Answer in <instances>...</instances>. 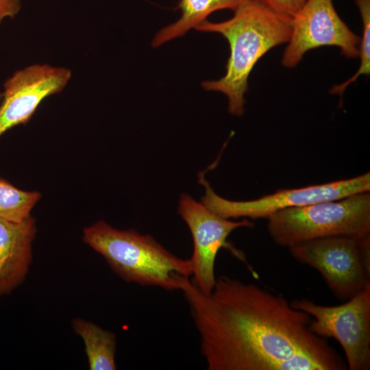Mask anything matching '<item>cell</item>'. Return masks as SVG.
<instances>
[{
    "label": "cell",
    "mask_w": 370,
    "mask_h": 370,
    "mask_svg": "<svg viewBox=\"0 0 370 370\" xmlns=\"http://www.w3.org/2000/svg\"><path fill=\"white\" fill-rule=\"evenodd\" d=\"M40 198L36 191H25L0 178V218L20 222L30 217V212Z\"/></svg>",
    "instance_id": "14"
},
{
    "label": "cell",
    "mask_w": 370,
    "mask_h": 370,
    "mask_svg": "<svg viewBox=\"0 0 370 370\" xmlns=\"http://www.w3.org/2000/svg\"><path fill=\"white\" fill-rule=\"evenodd\" d=\"M178 213L193 237V252L190 258L192 281L201 292L209 294L216 282L214 263L218 251L221 248H226L243 260V253L228 243L227 238L235 229L251 227L253 223L246 219L234 221L223 218L187 194L180 196Z\"/></svg>",
    "instance_id": "8"
},
{
    "label": "cell",
    "mask_w": 370,
    "mask_h": 370,
    "mask_svg": "<svg viewBox=\"0 0 370 370\" xmlns=\"http://www.w3.org/2000/svg\"><path fill=\"white\" fill-rule=\"evenodd\" d=\"M267 219L273 241L289 249L333 236L362 238L370 235V193L284 209Z\"/></svg>",
    "instance_id": "4"
},
{
    "label": "cell",
    "mask_w": 370,
    "mask_h": 370,
    "mask_svg": "<svg viewBox=\"0 0 370 370\" xmlns=\"http://www.w3.org/2000/svg\"><path fill=\"white\" fill-rule=\"evenodd\" d=\"M36 232L32 216L20 222L0 218V296L11 292L25 279Z\"/></svg>",
    "instance_id": "11"
},
{
    "label": "cell",
    "mask_w": 370,
    "mask_h": 370,
    "mask_svg": "<svg viewBox=\"0 0 370 370\" xmlns=\"http://www.w3.org/2000/svg\"><path fill=\"white\" fill-rule=\"evenodd\" d=\"M292 31L282 64L294 67L304 54L323 46H336L345 57L359 56L360 37L341 20L333 0H306L291 18Z\"/></svg>",
    "instance_id": "9"
},
{
    "label": "cell",
    "mask_w": 370,
    "mask_h": 370,
    "mask_svg": "<svg viewBox=\"0 0 370 370\" xmlns=\"http://www.w3.org/2000/svg\"><path fill=\"white\" fill-rule=\"evenodd\" d=\"M208 370H343L310 316L282 295L227 275L204 293L190 279L180 290Z\"/></svg>",
    "instance_id": "1"
},
{
    "label": "cell",
    "mask_w": 370,
    "mask_h": 370,
    "mask_svg": "<svg viewBox=\"0 0 370 370\" xmlns=\"http://www.w3.org/2000/svg\"><path fill=\"white\" fill-rule=\"evenodd\" d=\"M245 0H177L181 16L162 28L155 36L152 46L157 47L185 34L189 29L206 21L212 12L224 9L234 11Z\"/></svg>",
    "instance_id": "12"
},
{
    "label": "cell",
    "mask_w": 370,
    "mask_h": 370,
    "mask_svg": "<svg viewBox=\"0 0 370 370\" xmlns=\"http://www.w3.org/2000/svg\"><path fill=\"white\" fill-rule=\"evenodd\" d=\"M354 1L359 9L363 26V36L359 46L360 65L357 72L350 79L331 88L330 92L338 94L341 97L347 86L355 82L360 75H369L370 73V0Z\"/></svg>",
    "instance_id": "15"
},
{
    "label": "cell",
    "mask_w": 370,
    "mask_h": 370,
    "mask_svg": "<svg viewBox=\"0 0 370 370\" xmlns=\"http://www.w3.org/2000/svg\"><path fill=\"white\" fill-rule=\"evenodd\" d=\"M71 76L69 69L47 64H34L14 73L4 84L1 95L0 137L29 121L41 101L60 92Z\"/></svg>",
    "instance_id": "10"
},
{
    "label": "cell",
    "mask_w": 370,
    "mask_h": 370,
    "mask_svg": "<svg viewBox=\"0 0 370 370\" xmlns=\"http://www.w3.org/2000/svg\"><path fill=\"white\" fill-rule=\"evenodd\" d=\"M290 251L298 262L319 271L338 299H348L370 283V235L316 239Z\"/></svg>",
    "instance_id": "5"
},
{
    "label": "cell",
    "mask_w": 370,
    "mask_h": 370,
    "mask_svg": "<svg viewBox=\"0 0 370 370\" xmlns=\"http://www.w3.org/2000/svg\"><path fill=\"white\" fill-rule=\"evenodd\" d=\"M21 9V0H0V23L6 18L15 16Z\"/></svg>",
    "instance_id": "17"
},
{
    "label": "cell",
    "mask_w": 370,
    "mask_h": 370,
    "mask_svg": "<svg viewBox=\"0 0 370 370\" xmlns=\"http://www.w3.org/2000/svg\"><path fill=\"white\" fill-rule=\"evenodd\" d=\"M195 29L219 33L227 40L230 56L225 75L218 80L204 81L201 86L206 90L224 93L229 112L241 116L252 69L271 48L288 42L291 18L273 12L256 0H245L231 18L219 23L205 21Z\"/></svg>",
    "instance_id": "2"
},
{
    "label": "cell",
    "mask_w": 370,
    "mask_h": 370,
    "mask_svg": "<svg viewBox=\"0 0 370 370\" xmlns=\"http://www.w3.org/2000/svg\"><path fill=\"white\" fill-rule=\"evenodd\" d=\"M74 331L83 340L91 370H114L116 336L96 324L82 319H74Z\"/></svg>",
    "instance_id": "13"
},
{
    "label": "cell",
    "mask_w": 370,
    "mask_h": 370,
    "mask_svg": "<svg viewBox=\"0 0 370 370\" xmlns=\"http://www.w3.org/2000/svg\"><path fill=\"white\" fill-rule=\"evenodd\" d=\"M278 14L292 18L304 6L306 0H256Z\"/></svg>",
    "instance_id": "16"
},
{
    "label": "cell",
    "mask_w": 370,
    "mask_h": 370,
    "mask_svg": "<svg viewBox=\"0 0 370 370\" xmlns=\"http://www.w3.org/2000/svg\"><path fill=\"white\" fill-rule=\"evenodd\" d=\"M204 186L201 203L211 211L225 219L267 218L275 212L319 202L336 200L370 190V173L358 176L301 188L280 189L250 201H232L218 195L204 177L198 175Z\"/></svg>",
    "instance_id": "7"
},
{
    "label": "cell",
    "mask_w": 370,
    "mask_h": 370,
    "mask_svg": "<svg viewBox=\"0 0 370 370\" xmlns=\"http://www.w3.org/2000/svg\"><path fill=\"white\" fill-rule=\"evenodd\" d=\"M83 240L128 282L180 291L193 273L190 258L174 255L153 236L133 229L120 230L100 221L84 230Z\"/></svg>",
    "instance_id": "3"
},
{
    "label": "cell",
    "mask_w": 370,
    "mask_h": 370,
    "mask_svg": "<svg viewBox=\"0 0 370 370\" xmlns=\"http://www.w3.org/2000/svg\"><path fill=\"white\" fill-rule=\"evenodd\" d=\"M290 303L314 318L310 323L312 332L338 342L349 369H370V283L338 306H323L307 299Z\"/></svg>",
    "instance_id": "6"
}]
</instances>
